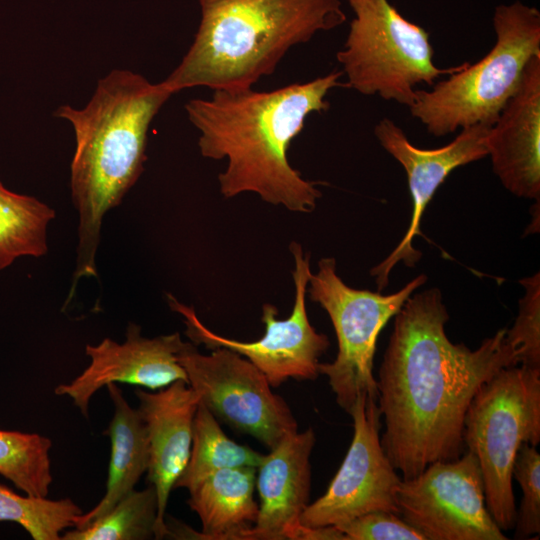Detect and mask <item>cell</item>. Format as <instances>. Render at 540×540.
<instances>
[{
	"instance_id": "obj_1",
	"label": "cell",
	"mask_w": 540,
	"mask_h": 540,
	"mask_svg": "<svg viewBox=\"0 0 540 540\" xmlns=\"http://www.w3.org/2000/svg\"><path fill=\"white\" fill-rule=\"evenodd\" d=\"M394 317L377 380L385 423L381 445L402 480H408L434 462L464 453V417L473 396L518 360L507 328L474 350L451 342L438 288L412 294Z\"/></svg>"
},
{
	"instance_id": "obj_2",
	"label": "cell",
	"mask_w": 540,
	"mask_h": 540,
	"mask_svg": "<svg viewBox=\"0 0 540 540\" xmlns=\"http://www.w3.org/2000/svg\"><path fill=\"white\" fill-rule=\"evenodd\" d=\"M342 75L333 71L272 91L216 89L210 98L185 104L189 121L199 131L201 155L227 159L226 169L218 175L225 198L252 192L292 212L315 209L322 196L318 182L304 179L291 166L288 150L307 117L330 108L329 91L346 87Z\"/></svg>"
},
{
	"instance_id": "obj_3",
	"label": "cell",
	"mask_w": 540,
	"mask_h": 540,
	"mask_svg": "<svg viewBox=\"0 0 540 540\" xmlns=\"http://www.w3.org/2000/svg\"><path fill=\"white\" fill-rule=\"evenodd\" d=\"M173 95L126 69H114L97 84L83 108L62 105L55 116L75 135L70 187L79 214L76 268L70 296L82 277H96V253L105 214L117 207L144 169L147 133Z\"/></svg>"
},
{
	"instance_id": "obj_4",
	"label": "cell",
	"mask_w": 540,
	"mask_h": 540,
	"mask_svg": "<svg viewBox=\"0 0 540 540\" xmlns=\"http://www.w3.org/2000/svg\"><path fill=\"white\" fill-rule=\"evenodd\" d=\"M200 23L179 65L161 81L173 94L192 87L248 89L272 75L294 46L347 17L341 0H198Z\"/></svg>"
},
{
	"instance_id": "obj_5",
	"label": "cell",
	"mask_w": 540,
	"mask_h": 540,
	"mask_svg": "<svg viewBox=\"0 0 540 540\" xmlns=\"http://www.w3.org/2000/svg\"><path fill=\"white\" fill-rule=\"evenodd\" d=\"M496 40L479 61L431 86L416 89L408 107L428 133L436 137L483 124L492 126L516 92L529 60L540 55V12L515 1L496 6Z\"/></svg>"
},
{
	"instance_id": "obj_6",
	"label": "cell",
	"mask_w": 540,
	"mask_h": 540,
	"mask_svg": "<svg viewBox=\"0 0 540 540\" xmlns=\"http://www.w3.org/2000/svg\"><path fill=\"white\" fill-rule=\"evenodd\" d=\"M462 438L478 459L488 512L502 531L514 528L513 463L523 443L540 442V368L508 366L485 381L467 408Z\"/></svg>"
},
{
	"instance_id": "obj_7",
	"label": "cell",
	"mask_w": 540,
	"mask_h": 540,
	"mask_svg": "<svg viewBox=\"0 0 540 540\" xmlns=\"http://www.w3.org/2000/svg\"><path fill=\"white\" fill-rule=\"evenodd\" d=\"M354 13L347 38L336 58L346 87L366 96L378 95L409 107L416 86H433L464 63L439 68L429 33L410 22L389 0H348Z\"/></svg>"
},
{
	"instance_id": "obj_8",
	"label": "cell",
	"mask_w": 540,
	"mask_h": 540,
	"mask_svg": "<svg viewBox=\"0 0 540 540\" xmlns=\"http://www.w3.org/2000/svg\"><path fill=\"white\" fill-rule=\"evenodd\" d=\"M426 281V275H418L399 291L388 295L354 289L338 276L332 257L320 259L318 271L311 273L307 287L309 297L329 315L338 341L335 360L319 363L318 371L327 376L336 402L347 413L362 395L378 400L377 380L373 375L378 336Z\"/></svg>"
},
{
	"instance_id": "obj_9",
	"label": "cell",
	"mask_w": 540,
	"mask_h": 540,
	"mask_svg": "<svg viewBox=\"0 0 540 540\" xmlns=\"http://www.w3.org/2000/svg\"><path fill=\"white\" fill-rule=\"evenodd\" d=\"M178 361L200 402L227 425L256 438L269 449L298 431L286 401L273 393L265 375L237 352L218 347L201 354L184 342Z\"/></svg>"
},
{
	"instance_id": "obj_10",
	"label": "cell",
	"mask_w": 540,
	"mask_h": 540,
	"mask_svg": "<svg viewBox=\"0 0 540 540\" xmlns=\"http://www.w3.org/2000/svg\"><path fill=\"white\" fill-rule=\"evenodd\" d=\"M289 249L295 264L292 271L295 299L291 314L286 319H277L278 309L265 303L262 306L265 334L256 341L242 342L216 334L200 321L193 307L167 295L170 308L184 318L185 333L192 342L210 350L225 347L237 352L265 375L271 387L280 386L289 378H317L319 358L330 346L328 337L310 324L306 311L310 255H304L301 245L295 241Z\"/></svg>"
},
{
	"instance_id": "obj_11",
	"label": "cell",
	"mask_w": 540,
	"mask_h": 540,
	"mask_svg": "<svg viewBox=\"0 0 540 540\" xmlns=\"http://www.w3.org/2000/svg\"><path fill=\"white\" fill-rule=\"evenodd\" d=\"M400 517L426 540H506L485 504L478 459L470 452L428 465L396 491Z\"/></svg>"
},
{
	"instance_id": "obj_12",
	"label": "cell",
	"mask_w": 540,
	"mask_h": 540,
	"mask_svg": "<svg viewBox=\"0 0 540 540\" xmlns=\"http://www.w3.org/2000/svg\"><path fill=\"white\" fill-rule=\"evenodd\" d=\"M348 414L354 427L350 447L327 491L302 513L305 527L339 526L373 511L399 515L396 491L402 478L381 445L378 400L362 395Z\"/></svg>"
},
{
	"instance_id": "obj_13",
	"label": "cell",
	"mask_w": 540,
	"mask_h": 540,
	"mask_svg": "<svg viewBox=\"0 0 540 540\" xmlns=\"http://www.w3.org/2000/svg\"><path fill=\"white\" fill-rule=\"evenodd\" d=\"M491 126L478 124L461 129L449 144L436 149L414 146L404 131L391 119L383 118L374 127L380 145L404 168L412 198L409 227L396 248L370 274L375 278L378 291L387 287L393 267L402 261L414 266L422 253L412 240L420 232L422 215L437 189L456 168L480 160L488 155L487 138Z\"/></svg>"
},
{
	"instance_id": "obj_14",
	"label": "cell",
	"mask_w": 540,
	"mask_h": 540,
	"mask_svg": "<svg viewBox=\"0 0 540 540\" xmlns=\"http://www.w3.org/2000/svg\"><path fill=\"white\" fill-rule=\"evenodd\" d=\"M184 342L179 333L146 338L141 327L129 323L126 340L118 343L104 338L97 345H87L89 365L74 380L60 384L55 394L68 396L87 417L93 395L109 384H130L158 390L183 380L187 374L178 361Z\"/></svg>"
},
{
	"instance_id": "obj_15",
	"label": "cell",
	"mask_w": 540,
	"mask_h": 540,
	"mask_svg": "<svg viewBox=\"0 0 540 540\" xmlns=\"http://www.w3.org/2000/svg\"><path fill=\"white\" fill-rule=\"evenodd\" d=\"M135 394L148 437L147 478L157 495L154 538L162 539L167 536L166 508L170 492L190 458L193 422L200 398L183 380L157 392L136 389Z\"/></svg>"
},
{
	"instance_id": "obj_16",
	"label": "cell",
	"mask_w": 540,
	"mask_h": 540,
	"mask_svg": "<svg viewBox=\"0 0 540 540\" xmlns=\"http://www.w3.org/2000/svg\"><path fill=\"white\" fill-rule=\"evenodd\" d=\"M311 427L284 437L257 467L260 504L248 540H302L300 518L309 505L310 457L315 444Z\"/></svg>"
},
{
	"instance_id": "obj_17",
	"label": "cell",
	"mask_w": 540,
	"mask_h": 540,
	"mask_svg": "<svg viewBox=\"0 0 540 540\" xmlns=\"http://www.w3.org/2000/svg\"><path fill=\"white\" fill-rule=\"evenodd\" d=\"M492 168L517 197L540 198V55L533 56L521 82L491 126L487 138Z\"/></svg>"
},
{
	"instance_id": "obj_18",
	"label": "cell",
	"mask_w": 540,
	"mask_h": 540,
	"mask_svg": "<svg viewBox=\"0 0 540 540\" xmlns=\"http://www.w3.org/2000/svg\"><path fill=\"white\" fill-rule=\"evenodd\" d=\"M254 467L219 470L188 490L189 507L202 524L193 536L206 540H248L259 505L254 500Z\"/></svg>"
},
{
	"instance_id": "obj_19",
	"label": "cell",
	"mask_w": 540,
	"mask_h": 540,
	"mask_svg": "<svg viewBox=\"0 0 540 540\" xmlns=\"http://www.w3.org/2000/svg\"><path fill=\"white\" fill-rule=\"evenodd\" d=\"M106 387L114 406L112 420L104 433L111 442L106 491L95 507L77 517L73 528L84 527L107 513L120 499L134 490L148 468L147 431L138 409L129 405L116 384Z\"/></svg>"
},
{
	"instance_id": "obj_20",
	"label": "cell",
	"mask_w": 540,
	"mask_h": 540,
	"mask_svg": "<svg viewBox=\"0 0 540 540\" xmlns=\"http://www.w3.org/2000/svg\"><path fill=\"white\" fill-rule=\"evenodd\" d=\"M54 217L55 211L44 202L0 182V270L19 257L45 255L47 228Z\"/></svg>"
},
{
	"instance_id": "obj_21",
	"label": "cell",
	"mask_w": 540,
	"mask_h": 540,
	"mask_svg": "<svg viewBox=\"0 0 540 540\" xmlns=\"http://www.w3.org/2000/svg\"><path fill=\"white\" fill-rule=\"evenodd\" d=\"M263 454L227 437L217 418L201 402L193 422V441L188 464L175 488L189 490L209 475L223 469L257 468Z\"/></svg>"
},
{
	"instance_id": "obj_22",
	"label": "cell",
	"mask_w": 540,
	"mask_h": 540,
	"mask_svg": "<svg viewBox=\"0 0 540 540\" xmlns=\"http://www.w3.org/2000/svg\"><path fill=\"white\" fill-rule=\"evenodd\" d=\"M157 495L150 484L132 490L107 513L81 528L62 534L61 540H145L154 538Z\"/></svg>"
},
{
	"instance_id": "obj_23",
	"label": "cell",
	"mask_w": 540,
	"mask_h": 540,
	"mask_svg": "<svg viewBox=\"0 0 540 540\" xmlns=\"http://www.w3.org/2000/svg\"><path fill=\"white\" fill-rule=\"evenodd\" d=\"M52 441L37 433L0 430V475L26 495L47 497L53 481Z\"/></svg>"
},
{
	"instance_id": "obj_24",
	"label": "cell",
	"mask_w": 540,
	"mask_h": 540,
	"mask_svg": "<svg viewBox=\"0 0 540 540\" xmlns=\"http://www.w3.org/2000/svg\"><path fill=\"white\" fill-rule=\"evenodd\" d=\"M83 513L69 498L21 496L0 484V521L19 524L34 540H61Z\"/></svg>"
},
{
	"instance_id": "obj_25",
	"label": "cell",
	"mask_w": 540,
	"mask_h": 540,
	"mask_svg": "<svg viewBox=\"0 0 540 540\" xmlns=\"http://www.w3.org/2000/svg\"><path fill=\"white\" fill-rule=\"evenodd\" d=\"M526 292L519 301L518 316L506 331L515 349L518 365L540 368V279L539 273L520 280Z\"/></svg>"
},
{
	"instance_id": "obj_26",
	"label": "cell",
	"mask_w": 540,
	"mask_h": 540,
	"mask_svg": "<svg viewBox=\"0 0 540 540\" xmlns=\"http://www.w3.org/2000/svg\"><path fill=\"white\" fill-rule=\"evenodd\" d=\"M523 498L515 521V539H529L540 533V454L536 446L523 443L512 468Z\"/></svg>"
},
{
	"instance_id": "obj_27",
	"label": "cell",
	"mask_w": 540,
	"mask_h": 540,
	"mask_svg": "<svg viewBox=\"0 0 540 540\" xmlns=\"http://www.w3.org/2000/svg\"><path fill=\"white\" fill-rule=\"evenodd\" d=\"M346 540H426L424 535L389 511H373L335 526Z\"/></svg>"
}]
</instances>
